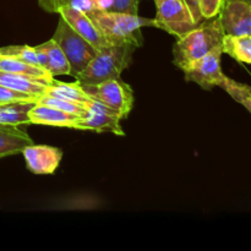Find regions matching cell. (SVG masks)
I'll list each match as a JSON object with an SVG mask.
<instances>
[{
	"instance_id": "obj_26",
	"label": "cell",
	"mask_w": 251,
	"mask_h": 251,
	"mask_svg": "<svg viewBox=\"0 0 251 251\" xmlns=\"http://www.w3.org/2000/svg\"><path fill=\"white\" fill-rule=\"evenodd\" d=\"M39 6L48 12H58L61 7L69 6L71 0H38Z\"/></svg>"
},
{
	"instance_id": "obj_14",
	"label": "cell",
	"mask_w": 251,
	"mask_h": 251,
	"mask_svg": "<svg viewBox=\"0 0 251 251\" xmlns=\"http://www.w3.org/2000/svg\"><path fill=\"white\" fill-rule=\"evenodd\" d=\"M32 144L28 134L16 125L0 124V158L21 153L25 147Z\"/></svg>"
},
{
	"instance_id": "obj_2",
	"label": "cell",
	"mask_w": 251,
	"mask_h": 251,
	"mask_svg": "<svg viewBox=\"0 0 251 251\" xmlns=\"http://www.w3.org/2000/svg\"><path fill=\"white\" fill-rule=\"evenodd\" d=\"M90 17L110 44H131L140 47L142 44V27H156L154 19H145L139 16V14L97 10Z\"/></svg>"
},
{
	"instance_id": "obj_4",
	"label": "cell",
	"mask_w": 251,
	"mask_h": 251,
	"mask_svg": "<svg viewBox=\"0 0 251 251\" xmlns=\"http://www.w3.org/2000/svg\"><path fill=\"white\" fill-rule=\"evenodd\" d=\"M53 39L63 49L70 64V76H76L85 70L86 66L97 54V49L81 37L63 17L60 16L54 32Z\"/></svg>"
},
{
	"instance_id": "obj_7",
	"label": "cell",
	"mask_w": 251,
	"mask_h": 251,
	"mask_svg": "<svg viewBox=\"0 0 251 251\" xmlns=\"http://www.w3.org/2000/svg\"><path fill=\"white\" fill-rule=\"evenodd\" d=\"M222 44L208 51L202 58L194 61L188 69L184 70L185 78L188 81L198 83L203 90H212L220 87L225 80L226 75L221 68L222 58Z\"/></svg>"
},
{
	"instance_id": "obj_24",
	"label": "cell",
	"mask_w": 251,
	"mask_h": 251,
	"mask_svg": "<svg viewBox=\"0 0 251 251\" xmlns=\"http://www.w3.org/2000/svg\"><path fill=\"white\" fill-rule=\"evenodd\" d=\"M37 100H38L37 96L20 92V91L0 85V104L15 102H37Z\"/></svg>"
},
{
	"instance_id": "obj_30",
	"label": "cell",
	"mask_w": 251,
	"mask_h": 251,
	"mask_svg": "<svg viewBox=\"0 0 251 251\" xmlns=\"http://www.w3.org/2000/svg\"><path fill=\"white\" fill-rule=\"evenodd\" d=\"M153 1H154V2H157V1H159V0H153Z\"/></svg>"
},
{
	"instance_id": "obj_22",
	"label": "cell",
	"mask_w": 251,
	"mask_h": 251,
	"mask_svg": "<svg viewBox=\"0 0 251 251\" xmlns=\"http://www.w3.org/2000/svg\"><path fill=\"white\" fill-rule=\"evenodd\" d=\"M93 2L100 11L139 14V0H93Z\"/></svg>"
},
{
	"instance_id": "obj_23",
	"label": "cell",
	"mask_w": 251,
	"mask_h": 251,
	"mask_svg": "<svg viewBox=\"0 0 251 251\" xmlns=\"http://www.w3.org/2000/svg\"><path fill=\"white\" fill-rule=\"evenodd\" d=\"M0 54L5 56L16 58L19 59V60L26 61V63L28 64H33V65H39L38 54H37V50L34 47H29V46L2 47V48H0Z\"/></svg>"
},
{
	"instance_id": "obj_1",
	"label": "cell",
	"mask_w": 251,
	"mask_h": 251,
	"mask_svg": "<svg viewBox=\"0 0 251 251\" xmlns=\"http://www.w3.org/2000/svg\"><path fill=\"white\" fill-rule=\"evenodd\" d=\"M223 36L225 31L220 16L205 20L190 32L178 38L173 47L174 65L184 71L194 61L221 46Z\"/></svg>"
},
{
	"instance_id": "obj_19",
	"label": "cell",
	"mask_w": 251,
	"mask_h": 251,
	"mask_svg": "<svg viewBox=\"0 0 251 251\" xmlns=\"http://www.w3.org/2000/svg\"><path fill=\"white\" fill-rule=\"evenodd\" d=\"M36 102H15L0 104V124L32 125L28 113Z\"/></svg>"
},
{
	"instance_id": "obj_11",
	"label": "cell",
	"mask_w": 251,
	"mask_h": 251,
	"mask_svg": "<svg viewBox=\"0 0 251 251\" xmlns=\"http://www.w3.org/2000/svg\"><path fill=\"white\" fill-rule=\"evenodd\" d=\"M58 14L80 34L81 37L86 39L88 43L92 44L97 50L105 48V47L113 46L110 42L102 34V32L98 29L95 22L91 17L81 12L80 10L75 9L73 6H64L58 11Z\"/></svg>"
},
{
	"instance_id": "obj_10",
	"label": "cell",
	"mask_w": 251,
	"mask_h": 251,
	"mask_svg": "<svg viewBox=\"0 0 251 251\" xmlns=\"http://www.w3.org/2000/svg\"><path fill=\"white\" fill-rule=\"evenodd\" d=\"M26 161V167L32 173L43 176L54 174L63 158V151L48 145H29L21 152Z\"/></svg>"
},
{
	"instance_id": "obj_16",
	"label": "cell",
	"mask_w": 251,
	"mask_h": 251,
	"mask_svg": "<svg viewBox=\"0 0 251 251\" xmlns=\"http://www.w3.org/2000/svg\"><path fill=\"white\" fill-rule=\"evenodd\" d=\"M0 85L39 97V96L44 95L48 83L43 82V81L33 80V78L19 75V74L0 70Z\"/></svg>"
},
{
	"instance_id": "obj_25",
	"label": "cell",
	"mask_w": 251,
	"mask_h": 251,
	"mask_svg": "<svg viewBox=\"0 0 251 251\" xmlns=\"http://www.w3.org/2000/svg\"><path fill=\"white\" fill-rule=\"evenodd\" d=\"M225 2L226 0H199V6L203 20L217 17L222 7L225 6Z\"/></svg>"
},
{
	"instance_id": "obj_15",
	"label": "cell",
	"mask_w": 251,
	"mask_h": 251,
	"mask_svg": "<svg viewBox=\"0 0 251 251\" xmlns=\"http://www.w3.org/2000/svg\"><path fill=\"white\" fill-rule=\"evenodd\" d=\"M0 70L19 74V75L27 76V77L33 78V80L43 81L46 83H50L54 78L46 69L41 68L39 65L28 64L16 58H11V56L1 55V58H0Z\"/></svg>"
},
{
	"instance_id": "obj_21",
	"label": "cell",
	"mask_w": 251,
	"mask_h": 251,
	"mask_svg": "<svg viewBox=\"0 0 251 251\" xmlns=\"http://www.w3.org/2000/svg\"><path fill=\"white\" fill-rule=\"evenodd\" d=\"M37 103H42V104L50 105V107L56 108V109H60L63 112L70 113V114L77 115V117L83 118L87 114V109L83 104H80V103L70 102V100H61V98L53 97V96H49L47 93L39 96L38 100H37Z\"/></svg>"
},
{
	"instance_id": "obj_17",
	"label": "cell",
	"mask_w": 251,
	"mask_h": 251,
	"mask_svg": "<svg viewBox=\"0 0 251 251\" xmlns=\"http://www.w3.org/2000/svg\"><path fill=\"white\" fill-rule=\"evenodd\" d=\"M222 50L234 60L251 65V34H225Z\"/></svg>"
},
{
	"instance_id": "obj_12",
	"label": "cell",
	"mask_w": 251,
	"mask_h": 251,
	"mask_svg": "<svg viewBox=\"0 0 251 251\" xmlns=\"http://www.w3.org/2000/svg\"><path fill=\"white\" fill-rule=\"evenodd\" d=\"M38 54L39 66L46 69L51 76L70 75V64L63 49L53 38L34 47Z\"/></svg>"
},
{
	"instance_id": "obj_31",
	"label": "cell",
	"mask_w": 251,
	"mask_h": 251,
	"mask_svg": "<svg viewBox=\"0 0 251 251\" xmlns=\"http://www.w3.org/2000/svg\"><path fill=\"white\" fill-rule=\"evenodd\" d=\"M0 58H1V54H0Z\"/></svg>"
},
{
	"instance_id": "obj_8",
	"label": "cell",
	"mask_w": 251,
	"mask_h": 251,
	"mask_svg": "<svg viewBox=\"0 0 251 251\" xmlns=\"http://www.w3.org/2000/svg\"><path fill=\"white\" fill-rule=\"evenodd\" d=\"M85 107L87 109V114L86 117L78 118L76 120L75 129L96 132H112L119 136H124L125 132L120 125L122 118L118 113L92 98L90 102L86 103Z\"/></svg>"
},
{
	"instance_id": "obj_3",
	"label": "cell",
	"mask_w": 251,
	"mask_h": 251,
	"mask_svg": "<svg viewBox=\"0 0 251 251\" xmlns=\"http://www.w3.org/2000/svg\"><path fill=\"white\" fill-rule=\"evenodd\" d=\"M135 48L131 44H113L100 49L85 70L76 76V81L80 85H95L120 77L129 66Z\"/></svg>"
},
{
	"instance_id": "obj_13",
	"label": "cell",
	"mask_w": 251,
	"mask_h": 251,
	"mask_svg": "<svg viewBox=\"0 0 251 251\" xmlns=\"http://www.w3.org/2000/svg\"><path fill=\"white\" fill-rule=\"evenodd\" d=\"M28 117L32 125H47V126L71 127V129H75L76 120L80 118L77 115L37 102L29 110Z\"/></svg>"
},
{
	"instance_id": "obj_5",
	"label": "cell",
	"mask_w": 251,
	"mask_h": 251,
	"mask_svg": "<svg viewBox=\"0 0 251 251\" xmlns=\"http://www.w3.org/2000/svg\"><path fill=\"white\" fill-rule=\"evenodd\" d=\"M88 97L109 109L114 110L122 119L127 118L134 105V92L120 77L103 81L95 85H81Z\"/></svg>"
},
{
	"instance_id": "obj_28",
	"label": "cell",
	"mask_w": 251,
	"mask_h": 251,
	"mask_svg": "<svg viewBox=\"0 0 251 251\" xmlns=\"http://www.w3.org/2000/svg\"><path fill=\"white\" fill-rule=\"evenodd\" d=\"M184 2L188 5V7L190 9L191 14H193L194 19L196 20V22H198V24H201L202 21H205L202 17V15H201L200 6H199V0H184Z\"/></svg>"
},
{
	"instance_id": "obj_9",
	"label": "cell",
	"mask_w": 251,
	"mask_h": 251,
	"mask_svg": "<svg viewBox=\"0 0 251 251\" xmlns=\"http://www.w3.org/2000/svg\"><path fill=\"white\" fill-rule=\"evenodd\" d=\"M225 34H251V4L245 0H226L220 12Z\"/></svg>"
},
{
	"instance_id": "obj_20",
	"label": "cell",
	"mask_w": 251,
	"mask_h": 251,
	"mask_svg": "<svg viewBox=\"0 0 251 251\" xmlns=\"http://www.w3.org/2000/svg\"><path fill=\"white\" fill-rule=\"evenodd\" d=\"M220 87L223 88L235 102L240 103L251 113V86L238 82L226 76Z\"/></svg>"
},
{
	"instance_id": "obj_6",
	"label": "cell",
	"mask_w": 251,
	"mask_h": 251,
	"mask_svg": "<svg viewBox=\"0 0 251 251\" xmlns=\"http://www.w3.org/2000/svg\"><path fill=\"white\" fill-rule=\"evenodd\" d=\"M154 4L157 6L154 17L156 27L173 34L176 38H180L200 25L194 19L184 0H159Z\"/></svg>"
},
{
	"instance_id": "obj_27",
	"label": "cell",
	"mask_w": 251,
	"mask_h": 251,
	"mask_svg": "<svg viewBox=\"0 0 251 251\" xmlns=\"http://www.w3.org/2000/svg\"><path fill=\"white\" fill-rule=\"evenodd\" d=\"M70 6L80 10L81 12L86 14L88 17H90L93 12L97 11V7H96L93 0H71Z\"/></svg>"
},
{
	"instance_id": "obj_29",
	"label": "cell",
	"mask_w": 251,
	"mask_h": 251,
	"mask_svg": "<svg viewBox=\"0 0 251 251\" xmlns=\"http://www.w3.org/2000/svg\"><path fill=\"white\" fill-rule=\"evenodd\" d=\"M245 1H248V2H250V4H251V0H245Z\"/></svg>"
},
{
	"instance_id": "obj_18",
	"label": "cell",
	"mask_w": 251,
	"mask_h": 251,
	"mask_svg": "<svg viewBox=\"0 0 251 251\" xmlns=\"http://www.w3.org/2000/svg\"><path fill=\"white\" fill-rule=\"evenodd\" d=\"M47 95L53 96V97L61 98V100H70V102L80 103L85 105L86 103L90 102L91 98L88 97L87 93L83 91L82 86L75 81V82H61V81H55L53 78L50 83H48L46 87Z\"/></svg>"
}]
</instances>
